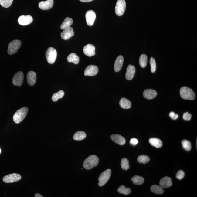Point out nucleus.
<instances>
[{
  "instance_id": "obj_34",
  "label": "nucleus",
  "mask_w": 197,
  "mask_h": 197,
  "mask_svg": "<svg viewBox=\"0 0 197 197\" xmlns=\"http://www.w3.org/2000/svg\"><path fill=\"white\" fill-rule=\"evenodd\" d=\"M121 167L123 169L127 170L129 168V162L127 158L122 159L121 161Z\"/></svg>"
},
{
  "instance_id": "obj_5",
  "label": "nucleus",
  "mask_w": 197,
  "mask_h": 197,
  "mask_svg": "<svg viewBox=\"0 0 197 197\" xmlns=\"http://www.w3.org/2000/svg\"><path fill=\"white\" fill-rule=\"evenodd\" d=\"M21 42L15 39L11 42L8 45V52L9 55H12L18 51L21 46Z\"/></svg>"
},
{
  "instance_id": "obj_30",
  "label": "nucleus",
  "mask_w": 197,
  "mask_h": 197,
  "mask_svg": "<svg viewBox=\"0 0 197 197\" xmlns=\"http://www.w3.org/2000/svg\"><path fill=\"white\" fill-rule=\"evenodd\" d=\"M64 95V92L62 90H60L57 93L54 94L52 97V100L54 102H57L59 99L62 98Z\"/></svg>"
},
{
  "instance_id": "obj_8",
  "label": "nucleus",
  "mask_w": 197,
  "mask_h": 197,
  "mask_svg": "<svg viewBox=\"0 0 197 197\" xmlns=\"http://www.w3.org/2000/svg\"><path fill=\"white\" fill-rule=\"evenodd\" d=\"M21 178V176L20 175L14 173L7 175L3 177V181L5 183H13L19 181Z\"/></svg>"
},
{
  "instance_id": "obj_7",
  "label": "nucleus",
  "mask_w": 197,
  "mask_h": 197,
  "mask_svg": "<svg viewBox=\"0 0 197 197\" xmlns=\"http://www.w3.org/2000/svg\"><path fill=\"white\" fill-rule=\"evenodd\" d=\"M126 3L125 0H118L116 5L115 12L119 16L123 15L126 10Z\"/></svg>"
},
{
  "instance_id": "obj_24",
  "label": "nucleus",
  "mask_w": 197,
  "mask_h": 197,
  "mask_svg": "<svg viewBox=\"0 0 197 197\" xmlns=\"http://www.w3.org/2000/svg\"><path fill=\"white\" fill-rule=\"evenodd\" d=\"M67 59L68 62H72L75 64H78L79 60H80L78 56L75 53H72L69 55Z\"/></svg>"
},
{
  "instance_id": "obj_11",
  "label": "nucleus",
  "mask_w": 197,
  "mask_h": 197,
  "mask_svg": "<svg viewBox=\"0 0 197 197\" xmlns=\"http://www.w3.org/2000/svg\"><path fill=\"white\" fill-rule=\"evenodd\" d=\"M99 71L98 67L94 65H90L87 67L84 71V75L86 76H93L96 75Z\"/></svg>"
},
{
  "instance_id": "obj_31",
  "label": "nucleus",
  "mask_w": 197,
  "mask_h": 197,
  "mask_svg": "<svg viewBox=\"0 0 197 197\" xmlns=\"http://www.w3.org/2000/svg\"><path fill=\"white\" fill-rule=\"evenodd\" d=\"M117 191L120 193L127 195L131 193V190L130 188H126L124 185H122L117 189Z\"/></svg>"
},
{
  "instance_id": "obj_42",
  "label": "nucleus",
  "mask_w": 197,
  "mask_h": 197,
  "mask_svg": "<svg viewBox=\"0 0 197 197\" xmlns=\"http://www.w3.org/2000/svg\"><path fill=\"white\" fill-rule=\"evenodd\" d=\"M34 196L35 197H43V196L42 195H41L39 193H36Z\"/></svg>"
},
{
  "instance_id": "obj_14",
  "label": "nucleus",
  "mask_w": 197,
  "mask_h": 197,
  "mask_svg": "<svg viewBox=\"0 0 197 197\" xmlns=\"http://www.w3.org/2000/svg\"><path fill=\"white\" fill-rule=\"evenodd\" d=\"M85 55L88 57H92L95 55V48L93 45L88 44L86 45L83 49Z\"/></svg>"
},
{
  "instance_id": "obj_21",
  "label": "nucleus",
  "mask_w": 197,
  "mask_h": 197,
  "mask_svg": "<svg viewBox=\"0 0 197 197\" xmlns=\"http://www.w3.org/2000/svg\"><path fill=\"white\" fill-rule=\"evenodd\" d=\"M171 179L168 177H165L161 179L160 182L161 187L164 188H169L172 185Z\"/></svg>"
},
{
  "instance_id": "obj_40",
  "label": "nucleus",
  "mask_w": 197,
  "mask_h": 197,
  "mask_svg": "<svg viewBox=\"0 0 197 197\" xmlns=\"http://www.w3.org/2000/svg\"><path fill=\"white\" fill-rule=\"evenodd\" d=\"M131 144L133 146L136 145L138 144V140L137 139L135 138H132L130 141Z\"/></svg>"
},
{
  "instance_id": "obj_4",
  "label": "nucleus",
  "mask_w": 197,
  "mask_h": 197,
  "mask_svg": "<svg viewBox=\"0 0 197 197\" xmlns=\"http://www.w3.org/2000/svg\"><path fill=\"white\" fill-rule=\"evenodd\" d=\"M46 56L48 62L50 64H53L57 59L56 50L52 47L49 48L46 52Z\"/></svg>"
},
{
  "instance_id": "obj_43",
  "label": "nucleus",
  "mask_w": 197,
  "mask_h": 197,
  "mask_svg": "<svg viewBox=\"0 0 197 197\" xmlns=\"http://www.w3.org/2000/svg\"><path fill=\"white\" fill-rule=\"evenodd\" d=\"M1 148H0V154L1 153Z\"/></svg>"
},
{
  "instance_id": "obj_37",
  "label": "nucleus",
  "mask_w": 197,
  "mask_h": 197,
  "mask_svg": "<svg viewBox=\"0 0 197 197\" xmlns=\"http://www.w3.org/2000/svg\"><path fill=\"white\" fill-rule=\"evenodd\" d=\"M184 175H185V174H184V171L182 170H180L178 171V173H177L176 177L178 180H181L183 179L184 178Z\"/></svg>"
},
{
  "instance_id": "obj_20",
  "label": "nucleus",
  "mask_w": 197,
  "mask_h": 197,
  "mask_svg": "<svg viewBox=\"0 0 197 197\" xmlns=\"http://www.w3.org/2000/svg\"><path fill=\"white\" fill-rule=\"evenodd\" d=\"M157 95V92L155 90L151 89L144 90L143 93L144 98L149 100L155 98Z\"/></svg>"
},
{
  "instance_id": "obj_22",
  "label": "nucleus",
  "mask_w": 197,
  "mask_h": 197,
  "mask_svg": "<svg viewBox=\"0 0 197 197\" xmlns=\"http://www.w3.org/2000/svg\"><path fill=\"white\" fill-rule=\"evenodd\" d=\"M120 104L121 107L124 109H129L131 107V101L125 98L121 99Z\"/></svg>"
},
{
  "instance_id": "obj_17",
  "label": "nucleus",
  "mask_w": 197,
  "mask_h": 197,
  "mask_svg": "<svg viewBox=\"0 0 197 197\" xmlns=\"http://www.w3.org/2000/svg\"><path fill=\"white\" fill-rule=\"evenodd\" d=\"M135 73V68L134 66L129 65L127 68L125 77L128 80H131L133 78Z\"/></svg>"
},
{
  "instance_id": "obj_15",
  "label": "nucleus",
  "mask_w": 197,
  "mask_h": 197,
  "mask_svg": "<svg viewBox=\"0 0 197 197\" xmlns=\"http://www.w3.org/2000/svg\"><path fill=\"white\" fill-rule=\"evenodd\" d=\"M53 0H47L46 1L41 2L39 3V6L41 10H49L53 7Z\"/></svg>"
},
{
  "instance_id": "obj_2",
  "label": "nucleus",
  "mask_w": 197,
  "mask_h": 197,
  "mask_svg": "<svg viewBox=\"0 0 197 197\" xmlns=\"http://www.w3.org/2000/svg\"><path fill=\"white\" fill-rule=\"evenodd\" d=\"M181 97L185 100H193L195 99V95L192 89L187 87H182L180 91Z\"/></svg>"
},
{
  "instance_id": "obj_39",
  "label": "nucleus",
  "mask_w": 197,
  "mask_h": 197,
  "mask_svg": "<svg viewBox=\"0 0 197 197\" xmlns=\"http://www.w3.org/2000/svg\"><path fill=\"white\" fill-rule=\"evenodd\" d=\"M169 117L173 120H176L178 118V115L175 114L174 112H171L169 114Z\"/></svg>"
},
{
  "instance_id": "obj_3",
  "label": "nucleus",
  "mask_w": 197,
  "mask_h": 197,
  "mask_svg": "<svg viewBox=\"0 0 197 197\" xmlns=\"http://www.w3.org/2000/svg\"><path fill=\"white\" fill-rule=\"evenodd\" d=\"M28 108L23 107L17 110L13 115V119L15 123L18 124L21 122L26 117L28 114Z\"/></svg>"
},
{
  "instance_id": "obj_27",
  "label": "nucleus",
  "mask_w": 197,
  "mask_h": 197,
  "mask_svg": "<svg viewBox=\"0 0 197 197\" xmlns=\"http://www.w3.org/2000/svg\"><path fill=\"white\" fill-rule=\"evenodd\" d=\"M131 180L132 181L133 184L136 185H142L144 182V178L138 176H133L131 178Z\"/></svg>"
},
{
  "instance_id": "obj_26",
  "label": "nucleus",
  "mask_w": 197,
  "mask_h": 197,
  "mask_svg": "<svg viewBox=\"0 0 197 197\" xmlns=\"http://www.w3.org/2000/svg\"><path fill=\"white\" fill-rule=\"evenodd\" d=\"M86 134L84 131H78L76 132L73 136V139L76 141H82L86 138Z\"/></svg>"
},
{
  "instance_id": "obj_6",
  "label": "nucleus",
  "mask_w": 197,
  "mask_h": 197,
  "mask_svg": "<svg viewBox=\"0 0 197 197\" xmlns=\"http://www.w3.org/2000/svg\"><path fill=\"white\" fill-rule=\"evenodd\" d=\"M111 171L110 169H107L100 175L98 178L99 187H102L107 182L111 177Z\"/></svg>"
},
{
  "instance_id": "obj_41",
  "label": "nucleus",
  "mask_w": 197,
  "mask_h": 197,
  "mask_svg": "<svg viewBox=\"0 0 197 197\" xmlns=\"http://www.w3.org/2000/svg\"><path fill=\"white\" fill-rule=\"evenodd\" d=\"M79 1L83 2H88L93 1V0H79Z\"/></svg>"
},
{
  "instance_id": "obj_19",
  "label": "nucleus",
  "mask_w": 197,
  "mask_h": 197,
  "mask_svg": "<svg viewBox=\"0 0 197 197\" xmlns=\"http://www.w3.org/2000/svg\"><path fill=\"white\" fill-rule=\"evenodd\" d=\"M124 60V57L121 55L119 56L117 58L114 66V68L116 72H118L121 69L123 64Z\"/></svg>"
},
{
  "instance_id": "obj_36",
  "label": "nucleus",
  "mask_w": 197,
  "mask_h": 197,
  "mask_svg": "<svg viewBox=\"0 0 197 197\" xmlns=\"http://www.w3.org/2000/svg\"><path fill=\"white\" fill-rule=\"evenodd\" d=\"M150 64L151 66V71L154 73L156 71L157 66L155 59L153 57H151L150 60Z\"/></svg>"
},
{
  "instance_id": "obj_1",
  "label": "nucleus",
  "mask_w": 197,
  "mask_h": 197,
  "mask_svg": "<svg viewBox=\"0 0 197 197\" xmlns=\"http://www.w3.org/2000/svg\"><path fill=\"white\" fill-rule=\"evenodd\" d=\"M99 159L98 157L95 155H92L84 160L83 167L87 170H90L98 165Z\"/></svg>"
},
{
  "instance_id": "obj_13",
  "label": "nucleus",
  "mask_w": 197,
  "mask_h": 197,
  "mask_svg": "<svg viewBox=\"0 0 197 197\" xmlns=\"http://www.w3.org/2000/svg\"><path fill=\"white\" fill-rule=\"evenodd\" d=\"M33 21V19L31 16L22 15L18 19L19 24L22 26H26L32 23Z\"/></svg>"
},
{
  "instance_id": "obj_32",
  "label": "nucleus",
  "mask_w": 197,
  "mask_h": 197,
  "mask_svg": "<svg viewBox=\"0 0 197 197\" xmlns=\"http://www.w3.org/2000/svg\"><path fill=\"white\" fill-rule=\"evenodd\" d=\"M149 157L147 155H141L137 158V161L140 163L145 164L149 162Z\"/></svg>"
},
{
  "instance_id": "obj_23",
  "label": "nucleus",
  "mask_w": 197,
  "mask_h": 197,
  "mask_svg": "<svg viewBox=\"0 0 197 197\" xmlns=\"http://www.w3.org/2000/svg\"><path fill=\"white\" fill-rule=\"evenodd\" d=\"M149 142L151 145L156 148H160L162 146V141L157 138H151L149 139Z\"/></svg>"
},
{
  "instance_id": "obj_28",
  "label": "nucleus",
  "mask_w": 197,
  "mask_h": 197,
  "mask_svg": "<svg viewBox=\"0 0 197 197\" xmlns=\"http://www.w3.org/2000/svg\"><path fill=\"white\" fill-rule=\"evenodd\" d=\"M148 57L145 54L141 55L139 59V64L142 68H144L147 66Z\"/></svg>"
},
{
  "instance_id": "obj_29",
  "label": "nucleus",
  "mask_w": 197,
  "mask_h": 197,
  "mask_svg": "<svg viewBox=\"0 0 197 197\" xmlns=\"http://www.w3.org/2000/svg\"><path fill=\"white\" fill-rule=\"evenodd\" d=\"M151 190L152 192L157 194H162L164 192V190L162 187L156 185L152 186Z\"/></svg>"
},
{
  "instance_id": "obj_18",
  "label": "nucleus",
  "mask_w": 197,
  "mask_h": 197,
  "mask_svg": "<svg viewBox=\"0 0 197 197\" xmlns=\"http://www.w3.org/2000/svg\"><path fill=\"white\" fill-rule=\"evenodd\" d=\"M111 140L113 142L120 145H123L125 144L126 140L124 137L118 134H113L111 136Z\"/></svg>"
},
{
  "instance_id": "obj_35",
  "label": "nucleus",
  "mask_w": 197,
  "mask_h": 197,
  "mask_svg": "<svg viewBox=\"0 0 197 197\" xmlns=\"http://www.w3.org/2000/svg\"><path fill=\"white\" fill-rule=\"evenodd\" d=\"M13 0H0V5L5 8H8L11 6Z\"/></svg>"
},
{
  "instance_id": "obj_16",
  "label": "nucleus",
  "mask_w": 197,
  "mask_h": 197,
  "mask_svg": "<svg viewBox=\"0 0 197 197\" xmlns=\"http://www.w3.org/2000/svg\"><path fill=\"white\" fill-rule=\"evenodd\" d=\"M37 79V75L35 72L30 71L27 75V81L29 85L32 86L35 84Z\"/></svg>"
},
{
  "instance_id": "obj_38",
  "label": "nucleus",
  "mask_w": 197,
  "mask_h": 197,
  "mask_svg": "<svg viewBox=\"0 0 197 197\" xmlns=\"http://www.w3.org/2000/svg\"><path fill=\"white\" fill-rule=\"evenodd\" d=\"M192 115L188 112L184 113L183 115V118L184 120L189 121L191 120Z\"/></svg>"
},
{
  "instance_id": "obj_12",
  "label": "nucleus",
  "mask_w": 197,
  "mask_h": 197,
  "mask_svg": "<svg viewBox=\"0 0 197 197\" xmlns=\"http://www.w3.org/2000/svg\"><path fill=\"white\" fill-rule=\"evenodd\" d=\"M74 35L73 29L69 27L64 29L61 34V38L64 40H68Z\"/></svg>"
},
{
  "instance_id": "obj_9",
  "label": "nucleus",
  "mask_w": 197,
  "mask_h": 197,
  "mask_svg": "<svg viewBox=\"0 0 197 197\" xmlns=\"http://www.w3.org/2000/svg\"><path fill=\"white\" fill-rule=\"evenodd\" d=\"M24 79V75L22 71L17 72L12 79V83L14 85L20 86L22 85Z\"/></svg>"
},
{
  "instance_id": "obj_10",
  "label": "nucleus",
  "mask_w": 197,
  "mask_h": 197,
  "mask_svg": "<svg viewBox=\"0 0 197 197\" xmlns=\"http://www.w3.org/2000/svg\"><path fill=\"white\" fill-rule=\"evenodd\" d=\"M96 18V15L95 12L93 10L88 11L86 14V22L89 26H92L94 24Z\"/></svg>"
},
{
  "instance_id": "obj_33",
  "label": "nucleus",
  "mask_w": 197,
  "mask_h": 197,
  "mask_svg": "<svg viewBox=\"0 0 197 197\" xmlns=\"http://www.w3.org/2000/svg\"><path fill=\"white\" fill-rule=\"evenodd\" d=\"M182 147L187 151H189L191 149V144L189 141L186 140H182Z\"/></svg>"
},
{
  "instance_id": "obj_25",
  "label": "nucleus",
  "mask_w": 197,
  "mask_h": 197,
  "mask_svg": "<svg viewBox=\"0 0 197 197\" xmlns=\"http://www.w3.org/2000/svg\"><path fill=\"white\" fill-rule=\"evenodd\" d=\"M73 22L72 18L66 17L61 24L60 26L61 29L64 30L65 29L70 27L73 24Z\"/></svg>"
}]
</instances>
